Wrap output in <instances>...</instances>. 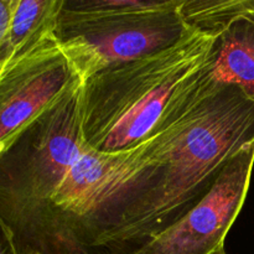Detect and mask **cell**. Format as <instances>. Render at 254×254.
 <instances>
[{
	"instance_id": "obj_6",
	"label": "cell",
	"mask_w": 254,
	"mask_h": 254,
	"mask_svg": "<svg viewBox=\"0 0 254 254\" xmlns=\"http://www.w3.org/2000/svg\"><path fill=\"white\" fill-rule=\"evenodd\" d=\"M180 11L191 29L216 35L197 87L237 86L254 101V0H184Z\"/></svg>"
},
{
	"instance_id": "obj_1",
	"label": "cell",
	"mask_w": 254,
	"mask_h": 254,
	"mask_svg": "<svg viewBox=\"0 0 254 254\" xmlns=\"http://www.w3.org/2000/svg\"><path fill=\"white\" fill-rule=\"evenodd\" d=\"M253 141L254 101L240 87L171 102L139 144L133 176L94 227L93 253L135 254L192 210L227 161Z\"/></svg>"
},
{
	"instance_id": "obj_12",
	"label": "cell",
	"mask_w": 254,
	"mask_h": 254,
	"mask_svg": "<svg viewBox=\"0 0 254 254\" xmlns=\"http://www.w3.org/2000/svg\"><path fill=\"white\" fill-rule=\"evenodd\" d=\"M35 254H39V253H35Z\"/></svg>"
},
{
	"instance_id": "obj_9",
	"label": "cell",
	"mask_w": 254,
	"mask_h": 254,
	"mask_svg": "<svg viewBox=\"0 0 254 254\" xmlns=\"http://www.w3.org/2000/svg\"><path fill=\"white\" fill-rule=\"evenodd\" d=\"M14 4L15 0H0V46L6 37ZM2 71H4V64L0 62V74Z\"/></svg>"
},
{
	"instance_id": "obj_10",
	"label": "cell",
	"mask_w": 254,
	"mask_h": 254,
	"mask_svg": "<svg viewBox=\"0 0 254 254\" xmlns=\"http://www.w3.org/2000/svg\"><path fill=\"white\" fill-rule=\"evenodd\" d=\"M0 254H20L12 233L0 217Z\"/></svg>"
},
{
	"instance_id": "obj_8",
	"label": "cell",
	"mask_w": 254,
	"mask_h": 254,
	"mask_svg": "<svg viewBox=\"0 0 254 254\" xmlns=\"http://www.w3.org/2000/svg\"><path fill=\"white\" fill-rule=\"evenodd\" d=\"M64 0H15L5 46L11 61L56 35Z\"/></svg>"
},
{
	"instance_id": "obj_2",
	"label": "cell",
	"mask_w": 254,
	"mask_h": 254,
	"mask_svg": "<svg viewBox=\"0 0 254 254\" xmlns=\"http://www.w3.org/2000/svg\"><path fill=\"white\" fill-rule=\"evenodd\" d=\"M81 87L35 118L0 153V217L20 254H72L54 196L87 149Z\"/></svg>"
},
{
	"instance_id": "obj_3",
	"label": "cell",
	"mask_w": 254,
	"mask_h": 254,
	"mask_svg": "<svg viewBox=\"0 0 254 254\" xmlns=\"http://www.w3.org/2000/svg\"><path fill=\"white\" fill-rule=\"evenodd\" d=\"M215 37L191 29L166 49L84 81L81 130L86 148L116 154L148 138L171 101L205 66Z\"/></svg>"
},
{
	"instance_id": "obj_5",
	"label": "cell",
	"mask_w": 254,
	"mask_h": 254,
	"mask_svg": "<svg viewBox=\"0 0 254 254\" xmlns=\"http://www.w3.org/2000/svg\"><path fill=\"white\" fill-rule=\"evenodd\" d=\"M254 165V141L227 161L207 195L135 254H211L243 207Z\"/></svg>"
},
{
	"instance_id": "obj_4",
	"label": "cell",
	"mask_w": 254,
	"mask_h": 254,
	"mask_svg": "<svg viewBox=\"0 0 254 254\" xmlns=\"http://www.w3.org/2000/svg\"><path fill=\"white\" fill-rule=\"evenodd\" d=\"M184 0H64L56 37L84 81L171 46L191 30Z\"/></svg>"
},
{
	"instance_id": "obj_11",
	"label": "cell",
	"mask_w": 254,
	"mask_h": 254,
	"mask_svg": "<svg viewBox=\"0 0 254 254\" xmlns=\"http://www.w3.org/2000/svg\"><path fill=\"white\" fill-rule=\"evenodd\" d=\"M211 254H227V253H226L225 247H221V248H218V250H216L215 252H212Z\"/></svg>"
},
{
	"instance_id": "obj_7",
	"label": "cell",
	"mask_w": 254,
	"mask_h": 254,
	"mask_svg": "<svg viewBox=\"0 0 254 254\" xmlns=\"http://www.w3.org/2000/svg\"><path fill=\"white\" fill-rule=\"evenodd\" d=\"M82 84L56 35L0 74V153L35 118Z\"/></svg>"
}]
</instances>
